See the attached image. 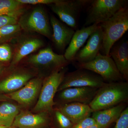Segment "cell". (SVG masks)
I'll return each instance as SVG.
<instances>
[{
    "mask_svg": "<svg viewBox=\"0 0 128 128\" xmlns=\"http://www.w3.org/2000/svg\"><path fill=\"white\" fill-rule=\"evenodd\" d=\"M128 98V82L106 83L98 89L89 105L94 112L100 111L122 103Z\"/></svg>",
    "mask_w": 128,
    "mask_h": 128,
    "instance_id": "cell-1",
    "label": "cell"
},
{
    "mask_svg": "<svg viewBox=\"0 0 128 128\" xmlns=\"http://www.w3.org/2000/svg\"><path fill=\"white\" fill-rule=\"evenodd\" d=\"M103 32V41L100 51L109 56L111 48L128 30V9H120L108 20L99 24Z\"/></svg>",
    "mask_w": 128,
    "mask_h": 128,
    "instance_id": "cell-2",
    "label": "cell"
},
{
    "mask_svg": "<svg viewBox=\"0 0 128 128\" xmlns=\"http://www.w3.org/2000/svg\"><path fill=\"white\" fill-rule=\"evenodd\" d=\"M66 68L65 67L54 72L48 76L44 81L39 98L34 108L35 112H50L55 105L54 96L62 82Z\"/></svg>",
    "mask_w": 128,
    "mask_h": 128,
    "instance_id": "cell-3",
    "label": "cell"
},
{
    "mask_svg": "<svg viewBox=\"0 0 128 128\" xmlns=\"http://www.w3.org/2000/svg\"><path fill=\"white\" fill-rule=\"evenodd\" d=\"M124 0H94L91 1L84 27L100 24L108 20L118 11L127 6Z\"/></svg>",
    "mask_w": 128,
    "mask_h": 128,
    "instance_id": "cell-4",
    "label": "cell"
},
{
    "mask_svg": "<svg viewBox=\"0 0 128 128\" xmlns=\"http://www.w3.org/2000/svg\"><path fill=\"white\" fill-rule=\"evenodd\" d=\"M22 30L36 32L52 39V30L46 10L42 6L34 8L21 16L18 22Z\"/></svg>",
    "mask_w": 128,
    "mask_h": 128,
    "instance_id": "cell-5",
    "label": "cell"
},
{
    "mask_svg": "<svg viewBox=\"0 0 128 128\" xmlns=\"http://www.w3.org/2000/svg\"><path fill=\"white\" fill-rule=\"evenodd\" d=\"M80 68L86 69L96 73L107 83L120 82L124 80L114 61L110 56L99 52L93 60L78 64Z\"/></svg>",
    "mask_w": 128,
    "mask_h": 128,
    "instance_id": "cell-6",
    "label": "cell"
},
{
    "mask_svg": "<svg viewBox=\"0 0 128 128\" xmlns=\"http://www.w3.org/2000/svg\"><path fill=\"white\" fill-rule=\"evenodd\" d=\"M106 83L96 73L80 68L65 75L58 91L72 87H90L99 89Z\"/></svg>",
    "mask_w": 128,
    "mask_h": 128,
    "instance_id": "cell-7",
    "label": "cell"
},
{
    "mask_svg": "<svg viewBox=\"0 0 128 128\" xmlns=\"http://www.w3.org/2000/svg\"><path fill=\"white\" fill-rule=\"evenodd\" d=\"M27 62L32 66L46 70L51 73L65 67L68 63L64 55L54 52L50 46L28 57Z\"/></svg>",
    "mask_w": 128,
    "mask_h": 128,
    "instance_id": "cell-8",
    "label": "cell"
},
{
    "mask_svg": "<svg viewBox=\"0 0 128 128\" xmlns=\"http://www.w3.org/2000/svg\"><path fill=\"white\" fill-rule=\"evenodd\" d=\"M91 1L86 0H62L49 5L52 10L63 22L72 28H76L78 16L82 8Z\"/></svg>",
    "mask_w": 128,
    "mask_h": 128,
    "instance_id": "cell-9",
    "label": "cell"
},
{
    "mask_svg": "<svg viewBox=\"0 0 128 128\" xmlns=\"http://www.w3.org/2000/svg\"><path fill=\"white\" fill-rule=\"evenodd\" d=\"M103 41V32L100 26L89 36L86 44L76 54L73 61L78 64L90 62L96 58L101 50Z\"/></svg>",
    "mask_w": 128,
    "mask_h": 128,
    "instance_id": "cell-10",
    "label": "cell"
},
{
    "mask_svg": "<svg viewBox=\"0 0 128 128\" xmlns=\"http://www.w3.org/2000/svg\"><path fill=\"white\" fill-rule=\"evenodd\" d=\"M98 89L90 87L70 88L60 91L58 98L63 104L79 102L89 105Z\"/></svg>",
    "mask_w": 128,
    "mask_h": 128,
    "instance_id": "cell-11",
    "label": "cell"
},
{
    "mask_svg": "<svg viewBox=\"0 0 128 128\" xmlns=\"http://www.w3.org/2000/svg\"><path fill=\"white\" fill-rule=\"evenodd\" d=\"M50 20L52 30L51 40L56 49L63 51L68 46L74 34V31L53 15L50 16Z\"/></svg>",
    "mask_w": 128,
    "mask_h": 128,
    "instance_id": "cell-12",
    "label": "cell"
},
{
    "mask_svg": "<svg viewBox=\"0 0 128 128\" xmlns=\"http://www.w3.org/2000/svg\"><path fill=\"white\" fill-rule=\"evenodd\" d=\"M42 85L41 78H33L28 82L21 89L10 93L9 96L12 100L24 106L31 104L36 98Z\"/></svg>",
    "mask_w": 128,
    "mask_h": 128,
    "instance_id": "cell-13",
    "label": "cell"
},
{
    "mask_svg": "<svg viewBox=\"0 0 128 128\" xmlns=\"http://www.w3.org/2000/svg\"><path fill=\"white\" fill-rule=\"evenodd\" d=\"M95 24L84 27L75 32L71 41L65 51L64 57L68 62L73 61L78 51L81 48L91 35L98 27Z\"/></svg>",
    "mask_w": 128,
    "mask_h": 128,
    "instance_id": "cell-14",
    "label": "cell"
},
{
    "mask_svg": "<svg viewBox=\"0 0 128 128\" xmlns=\"http://www.w3.org/2000/svg\"><path fill=\"white\" fill-rule=\"evenodd\" d=\"M48 112H42L34 114L22 112L16 116L12 126L16 128H39L49 121Z\"/></svg>",
    "mask_w": 128,
    "mask_h": 128,
    "instance_id": "cell-15",
    "label": "cell"
},
{
    "mask_svg": "<svg viewBox=\"0 0 128 128\" xmlns=\"http://www.w3.org/2000/svg\"><path fill=\"white\" fill-rule=\"evenodd\" d=\"M42 40L36 37H26L19 40L15 50L11 66L16 65L24 58L44 46Z\"/></svg>",
    "mask_w": 128,
    "mask_h": 128,
    "instance_id": "cell-16",
    "label": "cell"
},
{
    "mask_svg": "<svg viewBox=\"0 0 128 128\" xmlns=\"http://www.w3.org/2000/svg\"><path fill=\"white\" fill-rule=\"evenodd\" d=\"M109 56L114 61L124 80H128V43L122 40L114 44L110 50Z\"/></svg>",
    "mask_w": 128,
    "mask_h": 128,
    "instance_id": "cell-17",
    "label": "cell"
},
{
    "mask_svg": "<svg viewBox=\"0 0 128 128\" xmlns=\"http://www.w3.org/2000/svg\"><path fill=\"white\" fill-rule=\"evenodd\" d=\"M58 109L74 124L90 117L94 112L89 105L79 102L64 104Z\"/></svg>",
    "mask_w": 128,
    "mask_h": 128,
    "instance_id": "cell-18",
    "label": "cell"
},
{
    "mask_svg": "<svg viewBox=\"0 0 128 128\" xmlns=\"http://www.w3.org/2000/svg\"><path fill=\"white\" fill-rule=\"evenodd\" d=\"M33 76L32 73L26 72H15L0 82V92L5 93L16 92L23 87Z\"/></svg>",
    "mask_w": 128,
    "mask_h": 128,
    "instance_id": "cell-19",
    "label": "cell"
},
{
    "mask_svg": "<svg viewBox=\"0 0 128 128\" xmlns=\"http://www.w3.org/2000/svg\"><path fill=\"white\" fill-rule=\"evenodd\" d=\"M125 106L124 104L121 103L105 110L95 111L92 114V118L101 128H107L116 122Z\"/></svg>",
    "mask_w": 128,
    "mask_h": 128,
    "instance_id": "cell-20",
    "label": "cell"
},
{
    "mask_svg": "<svg viewBox=\"0 0 128 128\" xmlns=\"http://www.w3.org/2000/svg\"><path fill=\"white\" fill-rule=\"evenodd\" d=\"M20 112V108L14 104L4 102L0 105V126L10 128L16 116Z\"/></svg>",
    "mask_w": 128,
    "mask_h": 128,
    "instance_id": "cell-21",
    "label": "cell"
},
{
    "mask_svg": "<svg viewBox=\"0 0 128 128\" xmlns=\"http://www.w3.org/2000/svg\"><path fill=\"white\" fill-rule=\"evenodd\" d=\"M24 4L18 0H0V16H9L18 18L23 14Z\"/></svg>",
    "mask_w": 128,
    "mask_h": 128,
    "instance_id": "cell-22",
    "label": "cell"
},
{
    "mask_svg": "<svg viewBox=\"0 0 128 128\" xmlns=\"http://www.w3.org/2000/svg\"><path fill=\"white\" fill-rule=\"evenodd\" d=\"M22 30L18 23L6 25L0 28V44H5L14 38L18 36Z\"/></svg>",
    "mask_w": 128,
    "mask_h": 128,
    "instance_id": "cell-23",
    "label": "cell"
},
{
    "mask_svg": "<svg viewBox=\"0 0 128 128\" xmlns=\"http://www.w3.org/2000/svg\"><path fill=\"white\" fill-rule=\"evenodd\" d=\"M55 121L60 128H72L74 124L58 109L54 112Z\"/></svg>",
    "mask_w": 128,
    "mask_h": 128,
    "instance_id": "cell-24",
    "label": "cell"
},
{
    "mask_svg": "<svg viewBox=\"0 0 128 128\" xmlns=\"http://www.w3.org/2000/svg\"><path fill=\"white\" fill-rule=\"evenodd\" d=\"M12 51L10 46L6 44H0V61L7 62L12 57Z\"/></svg>",
    "mask_w": 128,
    "mask_h": 128,
    "instance_id": "cell-25",
    "label": "cell"
},
{
    "mask_svg": "<svg viewBox=\"0 0 128 128\" xmlns=\"http://www.w3.org/2000/svg\"><path fill=\"white\" fill-rule=\"evenodd\" d=\"M114 128H128V108H124L116 121Z\"/></svg>",
    "mask_w": 128,
    "mask_h": 128,
    "instance_id": "cell-26",
    "label": "cell"
},
{
    "mask_svg": "<svg viewBox=\"0 0 128 128\" xmlns=\"http://www.w3.org/2000/svg\"><path fill=\"white\" fill-rule=\"evenodd\" d=\"M23 4H47L56 3L60 0H18Z\"/></svg>",
    "mask_w": 128,
    "mask_h": 128,
    "instance_id": "cell-27",
    "label": "cell"
},
{
    "mask_svg": "<svg viewBox=\"0 0 128 128\" xmlns=\"http://www.w3.org/2000/svg\"><path fill=\"white\" fill-rule=\"evenodd\" d=\"M96 124L92 117H88L74 125L72 128H86Z\"/></svg>",
    "mask_w": 128,
    "mask_h": 128,
    "instance_id": "cell-28",
    "label": "cell"
},
{
    "mask_svg": "<svg viewBox=\"0 0 128 128\" xmlns=\"http://www.w3.org/2000/svg\"><path fill=\"white\" fill-rule=\"evenodd\" d=\"M18 18L9 16H0V28L4 26L18 23Z\"/></svg>",
    "mask_w": 128,
    "mask_h": 128,
    "instance_id": "cell-29",
    "label": "cell"
},
{
    "mask_svg": "<svg viewBox=\"0 0 128 128\" xmlns=\"http://www.w3.org/2000/svg\"><path fill=\"white\" fill-rule=\"evenodd\" d=\"M86 128H102L100 127L98 124L96 123L92 125V126H89V127H88Z\"/></svg>",
    "mask_w": 128,
    "mask_h": 128,
    "instance_id": "cell-30",
    "label": "cell"
},
{
    "mask_svg": "<svg viewBox=\"0 0 128 128\" xmlns=\"http://www.w3.org/2000/svg\"><path fill=\"white\" fill-rule=\"evenodd\" d=\"M0 128H12L11 127L9 128V127H6V126H0Z\"/></svg>",
    "mask_w": 128,
    "mask_h": 128,
    "instance_id": "cell-31",
    "label": "cell"
},
{
    "mask_svg": "<svg viewBox=\"0 0 128 128\" xmlns=\"http://www.w3.org/2000/svg\"><path fill=\"white\" fill-rule=\"evenodd\" d=\"M3 98H2V96H0V101L2 100V99H3Z\"/></svg>",
    "mask_w": 128,
    "mask_h": 128,
    "instance_id": "cell-32",
    "label": "cell"
},
{
    "mask_svg": "<svg viewBox=\"0 0 128 128\" xmlns=\"http://www.w3.org/2000/svg\"></svg>",
    "mask_w": 128,
    "mask_h": 128,
    "instance_id": "cell-33",
    "label": "cell"
},
{
    "mask_svg": "<svg viewBox=\"0 0 128 128\" xmlns=\"http://www.w3.org/2000/svg\"></svg>",
    "mask_w": 128,
    "mask_h": 128,
    "instance_id": "cell-34",
    "label": "cell"
}]
</instances>
